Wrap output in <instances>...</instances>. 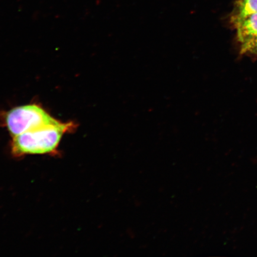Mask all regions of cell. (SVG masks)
Returning <instances> with one entry per match:
<instances>
[{
    "label": "cell",
    "instance_id": "6da1fadb",
    "mask_svg": "<svg viewBox=\"0 0 257 257\" xmlns=\"http://www.w3.org/2000/svg\"><path fill=\"white\" fill-rule=\"evenodd\" d=\"M75 128L70 123H57L29 131L14 137L12 153L16 157L47 154L56 152L61 140L65 134Z\"/></svg>",
    "mask_w": 257,
    "mask_h": 257
},
{
    "label": "cell",
    "instance_id": "7a4b0ae2",
    "mask_svg": "<svg viewBox=\"0 0 257 257\" xmlns=\"http://www.w3.org/2000/svg\"><path fill=\"white\" fill-rule=\"evenodd\" d=\"M59 121L39 105L20 106L6 114L5 123L13 137Z\"/></svg>",
    "mask_w": 257,
    "mask_h": 257
},
{
    "label": "cell",
    "instance_id": "3957f363",
    "mask_svg": "<svg viewBox=\"0 0 257 257\" xmlns=\"http://www.w3.org/2000/svg\"><path fill=\"white\" fill-rule=\"evenodd\" d=\"M237 31V38L242 45L257 37V13L232 23Z\"/></svg>",
    "mask_w": 257,
    "mask_h": 257
},
{
    "label": "cell",
    "instance_id": "277c9868",
    "mask_svg": "<svg viewBox=\"0 0 257 257\" xmlns=\"http://www.w3.org/2000/svg\"><path fill=\"white\" fill-rule=\"evenodd\" d=\"M255 13H257V0H236L231 15V23Z\"/></svg>",
    "mask_w": 257,
    "mask_h": 257
},
{
    "label": "cell",
    "instance_id": "5b68a950",
    "mask_svg": "<svg viewBox=\"0 0 257 257\" xmlns=\"http://www.w3.org/2000/svg\"><path fill=\"white\" fill-rule=\"evenodd\" d=\"M257 51V37L252 40L248 42L242 46V52L245 53L246 51Z\"/></svg>",
    "mask_w": 257,
    "mask_h": 257
}]
</instances>
